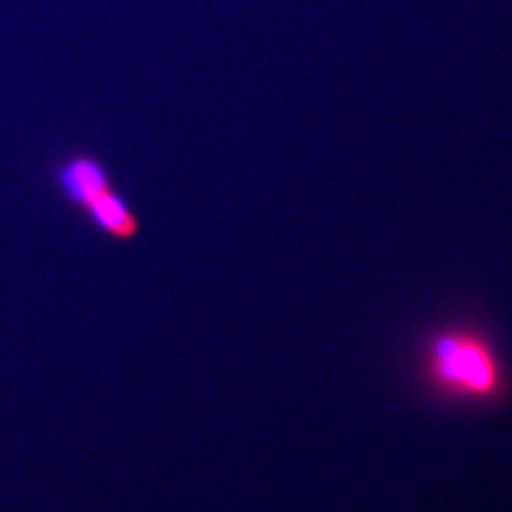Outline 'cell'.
Returning a JSON list of instances; mask_svg holds the SVG:
<instances>
[{
    "mask_svg": "<svg viewBox=\"0 0 512 512\" xmlns=\"http://www.w3.org/2000/svg\"><path fill=\"white\" fill-rule=\"evenodd\" d=\"M423 384L448 403L488 406L507 395V372L492 338L475 325H446L420 353Z\"/></svg>",
    "mask_w": 512,
    "mask_h": 512,
    "instance_id": "1",
    "label": "cell"
},
{
    "mask_svg": "<svg viewBox=\"0 0 512 512\" xmlns=\"http://www.w3.org/2000/svg\"><path fill=\"white\" fill-rule=\"evenodd\" d=\"M46 181L57 200L99 238L131 243L141 236L139 213L107 162L90 148H67L57 154L46 167Z\"/></svg>",
    "mask_w": 512,
    "mask_h": 512,
    "instance_id": "2",
    "label": "cell"
}]
</instances>
